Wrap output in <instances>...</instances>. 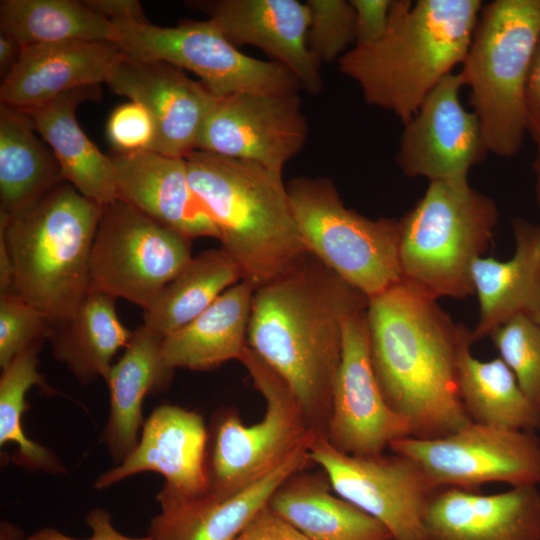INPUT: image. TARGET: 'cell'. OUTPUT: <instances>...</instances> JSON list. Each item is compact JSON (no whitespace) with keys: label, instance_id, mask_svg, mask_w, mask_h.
<instances>
[{"label":"cell","instance_id":"obj_1","mask_svg":"<svg viewBox=\"0 0 540 540\" xmlns=\"http://www.w3.org/2000/svg\"><path fill=\"white\" fill-rule=\"evenodd\" d=\"M368 301L311 253L255 289L248 346L289 385L317 436L327 438L344 322Z\"/></svg>","mask_w":540,"mask_h":540},{"label":"cell","instance_id":"obj_2","mask_svg":"<svg viewBox=\"0 0 540 540\" xmlns=\"http://www.w3.org/2000/svg\"><path fill=\"white\" fill-rule=\"evenodd\" d=\"M365 318L378 385L412 437H442L471 422L458 390L464 325L403 281L370 298Z\"/></svg>","mask_w":540,"mask_h":540},{"label":"cell","instance_id":"obj_3","mask_svg":"<svg viewBox=\"0 0 540 540\" xmlns=\"http://www.w3.org/2000/svg\"><path fill=\"white\" fill-rule=\"evenodd\" d=\"M482 7L480 0H392L385 36L354 45L338 60L339 70L359 85L367 104L406 124L462 64Z\"/></svg>","mask_w":540,"mask_h":540},{"label":"cell","instance_id":"obj_4","mask_svg":"<svg viewBox=\"0 0 540 540\" xmlns=\"http://www.w3.org/2000/svg\"><path fill=\"white\" fill-rule=\"evenodd\" d=\"M190 185L210 214L221 248L256 288L310 252L296 224L282 172L195 150L185 157Z\"/></svg>","mask_w":540,"mask_h":540},{"label":"cell","instance_id":"obj_5","mask_svg":"<svg viewBox=\"0 0 540 540\" xmlns=\"http://www.w3.org/2000/svg\"><path fill=\"white\" fill-rule=\"evenodd\" d=\"M102 206L62 181L30 207L0 211L12 291L52 323L70 315L91 288L90 259Z\"/></svg>","mask_w":540,"mask_h":540},{"label":"cell","instance_id":"obj_6","mask_svg":"<svg viewBox=\"0 0 540 540\" xmlns=\"http://www.w3.org/2000/svg\"><path fill=\"white\" fill-rule=\"evenodd\" d=\"M498 216L495 201L467 178L429 182L399 219L401 281L434 300L474 295L471 268L490 247Z\"/></svg>","mask_w":540,"mask_h":540},{"label":"cell","instance_id":"obj_7","mask_svg":"<svg viewBox=\"0 0 540 540\" xmlns=\"http://www.w3.org/2000/svg\"><path fill=\"white\" fill-rule=\"evenodd\" d=\"M540 37V0L483 5L459 72L489 153L510 158L527 132L525 90Z\"/></svg>","mask_w":540,"mask_h":540},{"label":"cell","instance_id":"obj_8","mask_svg":"<svg viewBox=\"0 0 540 540\" xmlns=\"http://www.w3.org/2000/svg\"><path fill=\"white\" fill-rule=\"evenodd\" d=\"M264 398L263 418L244 424L234 408L214 413L208 428V495L224 498L263 478L317 435L285 380L248 345L239 360Z\"/></svg>","mask_w":540,"mask_h":540},{"label":"cell","instance_id":"obj_9","mask_svg":"<svg viewBox=\"0 0 540 540\" xmlns=\"http://www.w3.org/2000/svg\"><path fill=\"white\" fill-rule=\"evenodd\" d=\"M286 186L309 252L340 278L368 299L402 280L399 219H370L347 208L325 177L300 176Z\"/></svg>","mask_w":540,"mask_h":540},{"label":"cell","instance_id":"obj_10","mask_svg":"<svg viewBox=\"0 0 540 540\" xmlns=\"http://www.w3.org/2000/svg\"><path fill=\"white\" fill-rule=\"evenodd\" d=\"M113 23L118 30L115 44L127 57L187 69L219 99L239 93L291 94L301 90L286 67L242 53L208 19L186 20L174 27Z\"/></svg>","mask_w":540,"mask_h":540},{"label":"cell","instance_id":"obj_11","mask_svg":"<svg viewBox=\"0 0 540 540\" xmlns=\"http://www.w3.org/2000/svg\"><path fill=\"white\" fill-rule=\"evenodd\" d=\"M191 241L117 199L102 206L91 251V286L145 309L193 257Z\"/></svg>","mask_w":540,"mask_h":540},{"label":"cell","instance_id":"obj_12","mask_svg":"<svg viewBox=\"0 0 540 540\" xmlns=\"http://www.w3.org/2000/svg\"><path fill=\"white\" fill-rule=\"evenodd\" d=\"M389 448L415 461L438 488L477 491L492 482L540 484V440L534 432L471 421L442 437H404Z\"/></svg>","mask_w":540,"mask_h":540},{"label":"cell","instance_id":"obj_13","mask_svg":"<svg viewBox=\"0 0 540 540\" xmlns=\"http://www.w3.org/2000/svg\"><path fill=\"white\" fill-rule=\"evenodd\" d=\"M309 456L337 495L381 522L394 540H426V513L438 487L415 461L394 452L349 455L321 436Z\"/></svg>","mask_w":540,"mask_h":540},{"label":"cell","instance_id":"obj_14","mask_svg":"<svg viewBox=\"0 0 540 540\" xmlns=\"http://www.w3.org/2000/svg\"><path fill=\"white\" fill-rule=\"evenodd\" d=\"M308 123L299 93H239L218 100L197 149L281 171L304 147Z\"/></svg>","mask_w":540,"mask_h":540},{"label":"cell","instance_id":"obj_15","mask_svg":"<svg viewBox=\"0 0 540 540\" xmlns=\"http://www.w3.org/2000/svg\"><path fill=\"white\" fill-rule=\"evenodd\" d=\"M365 312L353 314L344 322L326 438L335 449L356 456L384 453L391 442L412 433L409 421L389 407L378 385Z\"/></svg>","mask_w":540,"mask_h":540},{"label":"cell","instance_id":"obj_16","mask_svg":"<svg viewBox=\"0 0 540 540\" xmlns=\"http://www.w3.org/2000/svg\"><path fill=\"white\" fill-rule=\"evenodd\" d=\"M459 73H450L428 93L404 124L396 163L408 177L431 181L467 178L489 153L476 114L461 104Z\"/></svg>","mask_w":540,"mask_h":540},{"label":"cell","instance_id":"obj_17","mask_svg":"<svg viewBox=\"0 0 540 540\" xmlns=\"http://www.w3.org/2000/svg\"><path fill=\"white\" fill-rule=\"evenodd\" d=\"M208 428L201 414L163 404L143 425L136 448L118 465L103 472L94 488L103 490L143 472L161 474L165 483L159 504L200 497L207 493Z\"/></svg>","mask_w":540,"mask_h":540},{"label":"cell","instance_id":"obj_18","mask_svg":"<svg viewBox=\"0 0 540 540\" xmlns=\"http://www.w3.org/2000/svg\"><path fill=\"white\" fill-rule=\"evenodd\" d=\"M106 84L148 111L155 127L151 151L171 157L185 158L197 149L202 128L219 100L177 66L126 55Z\"/></svg>","mask_w":540,"mask_h":540},{"label":"cell","instance_id":"obj_19","mask_svg":"<svg viewBox=\"0 0 540 540\" xmlns=\"http://www.w3.org/2000/svg\"><path fill=\"white\" fill-rule=\"evenodd\" d=\"M234 46L251 45L286 67L301 89L318 94L323 88L321 62L310 51L307 35L310 9L297 0H194Z\"/></svg>","mask_w":540,"mask_h":540},{"label":"cell","instance_id":"obj_20","mask_svg":"<svg viewBox=\"0 0 540 540\" xmlns=\"http://www.w3.org/2000/svg\"><path fill=\"white\" fill-rule=\"evenodd\" d=\"M426 540H540V491L520 486L482 494L440 487L430 499Z\"/></svg>","mask_w":540,"mask_h":540},{"label":"cell","instance_id":"obj_21","mask_svg":"<svg viewBox=\"0 0 540 540\" xmlns=\"http://www.w3.org/2000/svg\"><path fill=\"white\" fill-rule=\"evenodd\" d=\"M124 53L113 42L68 41L22 47L2 78L0 103L25 111L65 92L106 83Z\"/></svg>","mask_w":540,"mask_h":540},{"label":"cell","instance_id":"obj_22","mask_svg":"<svg viewBox=\"0 0 540 540\" xmlns=\"http://www.w3.org/2000/svg\"><path fill=\"white\" fill-rule=\"evenodd\" d=\"M119 199L189 239H218L217 228L194 193L185 158L154 151L110 156Z\"/></svg>","mask_w":540,"mask_h":540},{"label":"cell","instance_id":"obj_23","mask_svg":"<svg viewBox=\"0 0 540 540\" xmlns=\"http://www.w3.org/2000/svg\"><path fill=\"white\" fill-rule=\"evenodd\" d=\"M311 462L309 447L302 448L275 470L237 493L159 504L147 535L153 540H233L265 506L274 491L293 473Z\"/></svg>","mask_w":540,"mask_h":540},{"label":"cell","instance_id":"obj_24","mask_svg":"<svg viewBox=\"0 0 540 540\" xmlns=\"http://www.w3.org/2000/svg\"><path fill=\"white\" fill-rule=\"evenodd\" d=\"M514 255L506 261L477 258L471 268L479 318L471 331L473 342L481 340L511 318L540 311V225L522 218L512 220Z\"/></svg>","mask_w":540,"mask_h":540},{"label":"cell","instance_id":"obj_25","mask_svg":"<svg viewBox=\"0 0 540 540\" xmlns=\"http://www.w3.org/2000/svg\"><path fill=\"white\" fill-rule=\"evenodd\" d=\"M163 338L144 325L132 332L123 356L112 365L106 378L110 405L101 442L115 465L137 446L143 423V401L147 395L166 391L174 369L162 354Z\"/></svg>","mask_w":540,"mask_h":540},{"label":"cell","instance_id":"obj_26","mask_svg":"<svg viewBox=\"0 0 540 540\" xmlns=\"http://www.w3.org/2000/svg\"><path fill=\"white\" fill-rule=\"evenodd\" d=\"M100 99L101 85L87 86L65 92L23 112L51 148L63 180L104 206L119 199L112 160L88 138L76 117L81 103Z\"/></svg>","mask_w":540,"mask_h":540},{"label":"cell","instance_id":"obj_27","mask_svg":"<svg viewBox=\"0 0 540 540\" xmlns=\"http://www.w3.org/2000/svg\"><path fill=\"white\" fill-rule=\"evenodd\" d=\"M323 470H299L272 494L267 506L308 540H394L377 519L333 493Z\"/></svg>","mask_w":540,"mask_h":540},{"label":"cell","instance_id":"obj_28","mask_svg":"<svg viewBox=\"0 0 540 540\" xmlns=\"http://www.w3.org/2000/svg\"><path fill=\"white\" fill-rule=\"evenodd\" d=\"M255 289L251 282L241 279L194 320L164 337L162 354L166 364L174 370L207 371L239 360L248 345Z\"/></svg>","mask_w":540,"mask_h":540},{"label":"cell","instance_id":"obj_29","mask_svg":"<svg viewBox=\"0 0 540 540\" xmlns=\"http://www.w3.org/2000/svg\"><path fill=\"white\" fill-rule=\"evenodd\" d=\"M115 299L91 286L70 315L51 324L48 339L53 356L81 384L106 380L113 357L130 341L133 331L120 321Z\"/></svg>","mask_w":540,"mask_h":540},{"label":"cell","instance_id":"obj_30","mask_svg":"<svg viewBox=\"0 0 540 540\" xmlns=\"http://www.w3.org/2000/svg\"><path fill=\"white\" fill-rule=\"evenodd\" d=\"M35 132L25 112L0 103V211L10 215L64 181L51 148Z\"/></svg>","mask_w":540,"mask_h":540},{"label":"cell","instance_id":"obj_31","mask_svg":"<svg viewBox=\"0 0 540 540\" xmlns=\"http://www.w3.org/2000/svg\"><path fill=\"white\" fill-rule=\"evenodd\" d=\"M471 331L461 337L457 375L464 409L472 422L535 432L540 416L520 389L517 380L500 358L482 361L471 353Z\"/></svg>","mask_w":540,"mask_h":540},{"label":"cell","instance_id":"obj_32","mask_svg":"<svg viewBox=\"0 0 540 540\" xmlns=\"http://www.w3.org/2000/svg\"><path fill=\"white\" fill-rule=\"evenodd\" d=\"M243 278L222 248L202 251L143 309L144 326L162 338L181 329Z\"/></svg>","mask_w":540,"mask_h":540},{"label":"cell","instance_id":"obj_33","mask_svg":"<svg viewBox=\"0 0 540 540\" xmlns=\"http://www.w3.org/2000/svg\"><path fill=\"white\" fill-rule=\"evenodd\" d=\"M0 31L22 47L68 42H116L112 21L77 0H2Z\"/></svg>","mask_w":540,"mask_h":540},{"label":"cell","instance_id":"obj_34","mask_svg":"<svg viewBox=\"0 0 540 540\" xmlns=\"http://www.w3.org/2000/svg\"><path fill=\"white\" fill-rule=\"evenodd\" d=\"M44 341L30 345L2 369L0 377V446H16L11 460L29 472L62 475L67 469L58 455L31 440L24 432L22 417L29 409L26 394L32 386L56 393L38 371V355Z\"/></svg>","mask_w":540,"mask_h":540},{"label":"cell","instance_id":"obj_35","mask_svg":"<svg viewBox=\"0 0 540 540\" xmlns=\"http://www.w3.org/2000/svg\"><path fill=\"white\" fill-rule=\"evenodd\" d=\"M490 338L540 416V324L520 314L494 330Z\"/></svg>","mask_w":540,"mask_h":540},{"label":"cell","instance_id":"obj_36","mask_svg":"<svg viewBox=\"0 0 540 540\" xmlns=\"http://www.w3.org/2000/svg\"><path fill=\"white\" fill-rule=\"evenodd\" d=\"M310 24L307 43L322 63L339 60L356 41L355 11L346 0H308Z\"/></svg>","mask_w":540,"mask_h":540},{"label":"cell","instance_id":"obj_37","mask_svg":"<svg viewBox=\"0 0 540 540\" xmlns=\"http://www.w3.org/2000/svg\"><path fill=\"white\" fill-rule=\"evenodd\" d=\"M51 322L14 291L0 294V367L38 341L48 339Z\"/></svg>","mask_w":540,"mask_h":540},{"label":"cell","instance_id":"obj_38","mask_svg":"<svg viewBox=\"0 0 540 540\" xmlns=\"http://www.w3.org/2000/svg\"><path fill=\"white\" fill-rule=\"evenodd\" d=\"M107 137L118 153L151 151L155 139L154 123L142 105L130 101L111 112Z\"/></svg>","mask_w":540,"mask_h":540},{"label":"cell","instance_id":"obj_39","mask_svg":"<svg viewBox=\"0 0 540 540\" xmlns=\"http://www.w3.org/2000/svg\"><path fill=\"white\" fill-rule=\"evenodd\" d=\"M350 3L355 11L354 45L381 40L389 27L392 0H350Z\"/></svg>","mask_w":540,"mask_h":540},{"label":"cell","instance_id":"obj_40","mask_svg":"<svg viewBox=\"0 0 540 540\" xmlns=\"http://www.w3.org/2000/svg\"><path fill=\"white\" fill-rule=\"evenodd\" d=\"M85 524L91 531L88 538L71 537L53 527H43L27 536L26 540H153L149 535L130 537L119 532L113 525L110 512L97 507L85 517Z\"/></svg>","mask_w":540,"mask_h":540},{"label":"cell","instance_id":"obj_41","mask_svg":"<svg viewBox=\"0 0 540 540\" xmlns=\"http://www.w3.org/2000/svg\"><path fill=\"white\" fill-rule=\"evenodd\" d=\"M233 540H308L268 506L261 509Z\"/></svg>","mask_w":540,"mask_h":540},{"label":"cell","instance_id":"obj_42","mask_svg":"<svg viewBox=\"0 0 540 540\" xmlns=\"http://www.w3.org/2000/svg\"><path fill=\"white\" fill-rule=\"evenodd\" d=\"M526 128L540 148V37L531 60L525 90Z\"/></svg>","mask_w":540,"mask_h":540},{"label":"cell","instance_id":"obj_43","mask_svg":"<svg viewBox=\"0 0 540 540\" xmlns=\"http://www.w3.org/2000/svg\"><path fill=\"white\" fill-rule=\"evenodd\" d=\"M95 13L109 21L149 22L137 0H84Z\"/></svg>","mask_w":540,"mask_h":540},{"label":"cell","instance_id":"obj_44","mask_svg":"<svg viewBox=\"0 0 540 540\" xmlns=\"http://www.w3.org/2000/svg\"><path fill=\"white\" fill-rule=\"evenodd\" d=\"M22 51V46L13 37L0 33V73L2 78L13 68Z\"/></svg>","mask_w":540,"mask_h":540},{"label":"cell","instance_id":"obj_45","mask_svg":"<svg viewBox=\"0 0 540 540\" xmlns=\"http://www.w3.org/2000/svg\"><path fill=\"white\" fill-rule=\"evenodd\" d=\"M13 266L7 243L0 235V294L12 291Z\"/></svg>","mask_w":540,"mask_h":540},{"label":"cell","instance_id":"obj_46","mask_svg":"<svg viewBox=\"0 0 540 540\" xmlns=\"http://www.w3.org/2000/svg\"><path fill=\"white\" fill-rule=\"evenodd\" d=\"M24 531L8 520L0 522V540H26Z\"/></svg>","mask_w":540,"mask_h":540},{"label":"cell","instance_id":"obj_47","mask_svg":"<svg viewBox=\"0 0 540 540\" xmlns=\"http://www.w3.org/2000/svg\"><path fill=\"white\" fill-rule=\"evenodd\" d=\"M535 176V193L538 207L540 208V148H537L535 158L532 163Z\"/></svg>","mask_w":540,"mask_h":540},{"label":"cell","instance_id":"obj_48","mask_svg":"<svg viewBox=\"0 0 540 540\" xmlns=\"http://www.w3.org/2000/svg\"><path fill=\"white\" fill-rule=\"evenodd\" d=\"M534 320L540 324V311L539 313L537 314V316L534 318Z\"/></svg>","mask_w":540,"mask_h":540}]
</instances>
